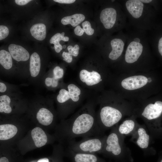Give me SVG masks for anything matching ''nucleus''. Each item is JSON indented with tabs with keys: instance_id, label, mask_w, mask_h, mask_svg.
<instances>
[{
	"instance_id": "obj_1",
	"label": "nucleus",
	"mask_w": 162,
	"mask_h": 162,
	"mask_svg": "<svg viewBox=\"0 0 162 162\" xmlns=\"http://www.w3.org/2000/svg\"><path fill=\"white\" fill-rule=\"evenodd\" d=\"M91 110L89 107H86L70 119L62 121L58 129L61 143L64 145L77 137L104 135Z\"/></svg>"
},
{
	"instance_id": "obj_2",
	"label": "nucleus",
	"mask_w": 162,
	"mask_h": 162,
	"mask_svg": "<svg viewBox=\"0 0 162 162\" xmlns=\"http://www.w3.org/2000/svg\"><path fill=\"white\" fill-rule=\"evenodd\" d=\"M123 8L131 24L137 29L143 30L155 28L156 11L152 6L140 0H128Z\"/></svg>"
},
{
	"instance_id": "obj_3",
	"label": "nucleus",
	"mask_w": 162,
	"mask_h": 162,
	"mask_svg": "<svg viewBox=\"0 0 162 162\" xmlns=\"http://www.w3.org/2000/svg\"><path fill=\"white\" fill-rule=\"evenodd\" d=\"M117 127L111 129L100 153L116 162H134L131 151L124 143L125 136L119 133Z\"/></svg>"
},
{
	"instance_id": "obj_4",
	"label": "nucleus",
	"mask_w": 162,
	"mask_h": 162,
	"mask_svg": "<svg viewBox=\"0 0 162 162\" xmlns=\"http://www.w3.org/2000/svg\"><path fill=\"white\" fill-rule=\"evenodd\" d=\"M26 41L14 37L4 43V44L12 58L17 73L28 76L29 59L32 47Z\"/></svg>"
},
{
	"instance_id": "obj_5",
	"label": "nucleus",
	"mask_w": 162,
	"mask_h": 162,
	"mask_svg": "<svg viewBox=\"0 0 162 162\" xmlns=\"http://www.w3.org/2000/svg\"><path fill=\"white\" fill-rule=\"evenodd\" d=\"M3 2L6 13L13 22L28 20L40 11L38 0H9Z\"/></svg>"
},
{
	"instance_id": "obj_6",
	"label": "nucleus",
	"mask_w": 162,
	"mask_h": 162,
	"mask_svg": "<svg viewBox=\"0 0 162 162\" xmlns=\"http://www.w3.org/2000/svg\"><path fill=\"white\" fill-rule=\"evenodd\" d=\"M162 102L156 101L149 104L144 109L141 113L148 131L153 139H161L162 136Z\"/></svg>"
},
{
	"instance_id": "obj_7",
	"label": "nucleus",
	"mask_w": 162,
	"mask_h": 162,
	"mask_svg": "<svg viewBox=\"0 0 162 162\" xmlns=\"http://www.w3.org/2000/svg\"><path fill=\"white\" fill-rule=\"evenodd\" d=\"M43 13L40 12L28 20L21 28L23 40L39 43L44 40L47 36V27L44 22Z\"/></svg>"
},
{
	"instance_id": "obj_8",
	"label": "nucleus",
	"mask_w": 162,
	"mask_h": 162,
	"mask_svg": "<svg viewBox=\"0 0 162 162\" xmlns=\"http://www.w3.org/2000/svg\"><path fill=\"white\" fill-rule=\"evenodd\" d=\"M126 17L122 5L116 1L113 5L103 9L100 15V20L104 28L115 32L125 27Z\"/></svg>"
},
{
	"instance_id": "obj_9",
	"label": "nucleus",
	"mask_w": 162,
	"mask_h": 162,
	"mask_svg": "<svg viewBox=\"0 0 162 162\" xmlns=\"http://www.w3.org/2000/svg\"><path fill=\"white\" fill-rule=\"evenodd\" d=\"M106 136L83 138L78 141L74 140L66 143L67 148L75 152L86 154L100 153L105 143Z\"/></svg>"
},
{
	"instance_id": "obj_10",
	"label": "nucleus",
	"mask_w": 162,
	"mask_h": 162,
	"mask_svg": "<svg viewBox=\"0 0 162 162\" xmlns=\"http://www.w3.org/2000/svg\"><path fill=\"white\" fill-rule=\"evenodd\" d=\"M131 136L130 140L142 149L145 155H154L156 154V151L152 146L154 139L145 125L139 124Z\"/></svg>"
},
{
	"instance_id": "obj_11",
	"label": "nucleus",
	"mask_w": 162,
	"mask_h": 162,
	"mask_svg": "<svg viewBox=\"0 0 162 162\" xmlns=\"http://www.w3.org/2000/svg\"><path fill=\"white\" fill-rule=\"evenodd\" d=\"M44 48L39 43L34 42L30 55L29 72L30 77L37 80L39 76L43 64Z\"/></svg>"
},
{
	"instance_id": "obj_12",
	"label": "nucleus",
	"mask_w": 162,
	"mask_h": 162,
	"mask_svg": "<svg viewBox=\"0 0 162 162\" xmlns=\"http://www.w3.org/2000/svg\"><path fill=\"white\" fill-rule=\"evenodd\" d=\"M17 73L12 58L4 44L0 46V74L9 75Z\"/></svg>"
},
{
	"instance_id": "obj_13",
	"label": "nucleus",
	"mask_w": 162,
	"mask_h": 162,
	"mask_svg": "<svg viewBox=\"0 0 162 162\" xmlns=\"http://www.w3.org/2000/svg\"><path fill=\"white\" fill-rule=\"evenodd\" d=\"M16 27L10 18L0 16V42H6L14 37Z\"/></svg>"
},
{
	"instance_id": "obj_14",
	"label": "nucleus",
	"mask_w": 162,
	"mask_h": 162,
	"mask_svg": "<svg viewBox=\"0 0 162 162\" xmlns=\"http://www.w3.org/2000/svg\"><path fill=\"white\" fill-rule=\"evenodd\" d=\"M148 82L147 78L142 76H135L123 80L122 82V86L128 90H134L141 88Z\"/></svg>"
},
{
	"instance_id": "obj_15",
	"label": "nucleus",
	"mask_w": 162,
	"mask_h": 162,
	"mask_svg": "<svg viewBox=\"0 0 162 162\" xmlns=\"http://www.w3.org/2000/svg\"><path fill=\"white\" fill-rule=\"evenodd\" d=\"M66 149V152L73 156L74 162H105L95 154L77 153Z\"/></svg>"
},
{
	"instance_id": "obj_16",
	"label": "nucleus",
	"mask_w": 162,
	"mask_h": 162,
	"mask_svg": "<svg viewBox=\"0 0 162 162\" xmlns=\"http://www.w3.org/2000/svg\"><path fill=\"white\" fill-rule=\"evenodd\" d=\"M139 124L134 118L128 119L118 126V130L122 135L125 136H131L136 130Z\"/></svg>"
},
{
	"instance_id": "obj_17",
	"label": "nucleus",
	"mask_w": 162,
	"mask_h": 162,
	"mask_svg": "<svg viewBox=\"0 0 162 162\" xmlns=\"http://www.w3.org/2000/svg\"><path fill=\"white\" fill-rule=\"evenodd\" d=\"M80 78L82 82L89 86L97 84L101 81L100 75L94 71L89 72L86 70H82L80 72Z\"/></svg>"
},
{
	"instance_id": "obj_18",
	"label": "nucleus",
	"mask_w": 162,
	"mask_h": 162,
	"mask_svg": "<svg viewBox=\"0 0 162 162\" xmlns=\"http://www.w3.org/2000/svg\"><path fill=\"white\" fill-rule=\"evenodd\" d=\"M31 135L35 146L38 148L45 145L48 141V136L45 132L39 127L32 131Z\"/></svg>"
},
{
	"instance_id": "obj_19",
	"label": "nucleus",
	"mask_w": 162,
	"mask_h": 162,
	"mask_svg": "<svg viewBox=\"0 0 162 162\" xmlns=\"http://www.w3.org/2000/svg\"><path fill=\"white\" fill-rule=\"evenodd\" d=\"M36 118L41 124L45 126H48L52 123L54 116L52 112L48 109L42 107L38 112Z\"/></svg>"
},
{
	"instance_id": "obj_20",
	"label": "nucleus",
	"mask_w": 162,
	"mask_h": 162,
	"mask_svg": "<svg viewBox=\"0 0 162 162\" xmlns=\"http://www.w3.org/2000/svg\"><path fill=\"white\" fill-rule=\"evenodd\" d=\"M17 132V128L14 125H0V140H6L11 139L16 135Z\"/></svg>"
},
{
	"instance_id": "obj_21",
	"label": "nucleus",
	"mask_w": 162,
	"mask_h": 162,
	"mask_svg": "<svg viewBox=\"0 0 162 162\" xmlns=\"http://www.w3.org/2000/svg\"><path fill=\"white\" fill-rule=\"evenodd\" d=\"M12 95L10 93L0 94V112L10 113L12 111L10 104Z\"/></svg>"
},
{
	"instance_id": "obj_22",
	"label": "nucleus",
	"mask_w": 162,
	"mask_h": 162,
	"mask_svg": "<svg viewBox=\"0 0 162 162\" xmlns=\"http://www.w3.org/2000/svg\"><path fill=\"white\" fill-rule=\"evenodd\" d=\"M85 18L84 15L76 14L63 17L61 19V22L64 25L70 24L73 27H76L82 22Z\"/></svg>"
},
{
	"instance_id": "obj_23",
	"label": "nucleus",
	"mask_w": 162,
	"mask_h": 162,
	"mask_svg": "<svg viewBox=\"0 0 162 162\" xmlns=\"http://www.w3.org/2000/svg\"><path fill=\"white\" fill-rule=\"evenodd\" d=\"M69 40L68 37H63L61 33H57L52 35L49 40V43L51 44H53V48L55 51L57 53H59L62 49V46L60 44V41L63 40L68 41Z\"/></svg>"
},
{
	"instance_id": "obj_24",
	"label": "nucleus",
	"mask_w": 162,
	"mask_h": 162,
	"mask_svg": "<svg viewBox=\"0 0 162 162\" xmlns=\"http://www.w3.org/2000/svg\"><path fill=\"white\" fill-rule=\"evenodd\" d=\"M70 99H71L74 102H76L79 100V97H75L72 94L64 89H61L59 91V94L57 97V101L60 104L65 102Z\"/></svg>"
},
{
	"instance_id": "obj_25",
	"label": "nucleus",
	"mask_w": 162,
	"mask_h": 162,
	"mask_svg": "<svg viewBox=\"0 0 162 162\" xmlns=\"http://www.w3.org/2000/svg\"><path fill=\"white\" fill-rule=\"evenodd\" d=\"M82 29L87 35H93L94 32V29L91 27L90 22L88 21H86L82 24Z\"/></svg>"
},
{
	"instance_id": "obj_26",
	"label": "nucleus",
	"mask_w": 162,
	"mask_h": 162,
	"mask_svg": "<svg viewBox=\"0 0 162 162\" xmlns=\"http://www.w3.org/2000/svg\"><path fill=\"white\" fill-rule=\"evenodd\" d=\"M53 78L58 80L62 77L64 75V70L59 66L55 67L53 70Z\"/></svg>"
},
{
	"instance_id": "obj_27",
	"label": "nucleus",
	"mask_w": 162,
	"mask_h": 162,
	"mask_svg": "<svg viewBox=\"0 0 162 162\" xmlns=\"http://www.w3.org/2000/svg\"><path fill=\"white\" fill-rule=\"evenodd\" d=\"M68 91L72 93L75 96L79 97L80 94L81 90L76 86L73 84L68 85Z\"/></svg>"
},
{
	"instance_id": "obj_28",
	"label": "nucleus",
	"mask_w": 162,
	"mask_h": 162,
	"mask_svg": "<svg viewBox=\"0 0 162 162\" xmlns=\"http://www.w3.org/2000/svg\"><path fill=\"white\" fill-rule=\"evenodd\" d=\"M68 53L71 56H77L79 53V51L80 49L79 46L77 44L75 45L74 47L69 45L68 47Z\"/></svg>"
},
{
	"instance_id": "obj_29",
	"label": "nucleus",
	"mask_w": 162,
	"mask_h": 162,
	"mask_svg": "<svg viewBox=\"0 0 162 162\" xmlns=\"http://www.w3.org/2000/svg\"><path fill=\"white\" fill-rule=\"evenodd\" d=\"M10 86L8 84L0 80V93L2 94L10 93Z\"/></svg>"
},
{
	"instance_id": "obj_30",
	"label": "nucleus",
	"mask_w": 162,
	"mask_h": 162,
	"mask_svg": "<svg viewBox=\"0 0 162 162\" xmlns=\"http://www.w3.org/2000/svg\"><path fill=\"white\" fill-rule=\"evenodd\" d=\"M157 38V40H156L155 44V47H157L158 50L159 54L161 56H162V35H160L158 36Z\"/></svg>"
},
{
	"instance_id": "obj_31",
	"label": "nucleus",
	"mask_w": 162,
	"mask_h": 162,
	"mask_svg": "<svg viewBox=\"0 0 162 162\" xmlns=\"http://www.w3.org/2000/svg\"><path fill=\"white\" fill-rule=\"evenodd\" d=\"M63 58V60L68 63L71 62L72 61V57L68 52H63L62 54Z\"/></svg>"
},
{
	"instance_id": "obj_32",
	"label": "nucleus",
	"mask_w": 162,
	"mask_h": 162,
	"mask_svg": "<svg viewBox=\"0 0 162 162\" xmlns=\"http://www.w3.org/2000/svg\"><path fill=\"white\" fill-rule=\"evenodd\" d=\"M75 34L78 36H81L83 35L84 32L79 25L77 26L74 29Z\"/></svg>"
},
{
	"instance_id": "obj_33",
	"label": "nucleus",
	"mask_w": 162,
	"mask_h": 162,
	"mask_svg": "<svg viewBox=\"0 0 162 162\" xmlns=\"http://www.w3.org/2000/svg\"><path fill=\"white\" fill-rule=\"evenodd\" d=\"M54 2L61 4H71L74 3L75 0H54Z\"/></svg>"
},
{
	"instance_id": "obj_34",
	"label": "nucleus",
	"mask_w": 162,
	"mask_h": 162,
	"mask_svg": "<svg viewBox=\"0 0 162 162\" xmlns=\"http://www.w3.org/2000/svg\"><path fill=\"white\" fill-rule=\"evenodd\" d=\"M6 13L5 7L3 1L0 0V16Z\"/></svg>"
},
{
	"instance_id": "obj_35",
	"label": "nucleus",
	"mask_w": 162,
	"mask_h": 162,
	"mask_svg": "<svg viewBox=\"0 0 162 162\" xmlns=\"http://www.w3.org/2000/svg\"><path fill=\"white\" fill-rule=\"evenodd\" d=\"M52 79L50 77H47L45 80V84L47 87H50L51 86Z\"/></svg>"
},
{
	"instance_id": "obj_36",
	"label": "nucleus",
	"mask_w": 162,
	"mask_h": 162,
	"mask_svg": "<svg viewBox=\"0 0 162 162\" xmlns=\"http://www.w3.org/2000/svg\"><path fill=\"white\" fill-rule=\"evenodd\" d=\"M51 78L52 79V80L51 86L53 88H56L58 86V80Z\"/></svg>"
},
{
	"instance_id": "obj_37",
	"label": "nucleus",
	"mask_w": 162,
	"mask_h": 162,
	"mask_svg": "<svg viewBox=\"0 0 162 162\" xmlns=\"http://www.w3.org/2000/svg\"><path fill=\"white\" fill-rule=\"evenodd\" d=\"M37 162H50V161L48 158H44L39 159Z\"/></svg>"
},
{
	"instance_id": "obj_38",
	"label": "nucleus",
	"mask_w": 162,
	"mask_h": 162,
	"mask_svg": "<svg viewBox=\"0 0 162 162\" xmlns=\"http://www.w3.org/2000/svg\"><path fill=\"white\" fill-rule=\"evenodd\" d=\"M0 162H9V161L6 158L3 157L0 159Z\"/></svg>"
},
{
	"instance_id": "obj_39",
	"label": "nucleus",
	"mask_w": 162,
	"mask_h": 162,
	"mask_svg": "<svg viewBox=\"0 0 162 162\" xmlns=\"http://www.w3.org/2000/svg\"><path fill=\"white\" fill-rule=\"evenodd\" d=\"M157 162H162V155L161 154H160Z\"/></svg>"
},
{
	"instance_id": "obj_40",
	"label": "nucleus",
	"mask_w": 162,
	"mask_h": 162,
	"mask_svg": "<svg viewBox=\"0 0 162 162\" xmlns=\"http://www.w3.org/2000/svg\"><path fill=\"white\" fill-rule=\"evenodd\" d=\"M148 79V82H151L152 80L150 78H147Z\"/></svg>"
},
{
	"instance_id": "obj_41",
	"label": "nucleus",
	"mask_w": 162,
	"mask_h": 162,
	"mask_svg": "<svg viewBox=\"0 0 162 162\" xmlns=\"http://www.w3.org/2000/svg\"><path fill=\"white\" fill-rule=\"evenodd\" d=\"M61 35L62 36V37H64V32H62L61 33Z\"/></svg>"
},
{
	"instance_id": "obj_42",
	"label": "nucleus",
	"mask_w": 162,
	"mask_h": 162,
	"mask_svg": "<svg viewBox=\"0 0 162 162\" xmlns=\"http://www.w3.org/2000/svg\"><path fill=\"white\" fill-rule=\"evenodd\" d=\"M63 47V48H65L66 47V46L65 45H63L62 46V48Z\"/></svg>"
},
{
	"instance_id": "obj_43",
	"label": "nucleus",
	"mask_w": 162,
	"mask_h": 162,
	"mask_svg": "<svg viewBox=\"0 0 162 162\" xmlns=\"http://www.w3.org/2000/svg\"></svg>"
}]
</instances>
